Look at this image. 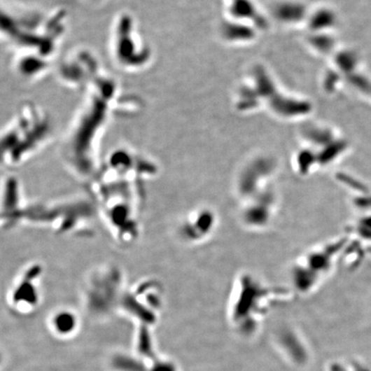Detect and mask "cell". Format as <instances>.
I'll use <instances>...</instances> for the list:
<instances>
[{"instance_id": "8fae6325", "label": "cell", "mask_w": 371, "mask_h": 371, "mask_svg": "<svg viewBox=\"0 0 371 371\" xmlns=\"http://www.w3.org/2000/svg\"><path fill=\"white\" fill-rule=\"evenodd\" d=\"M112 363L113 368L119 371H147L142 362L127 355H117Z\"/></svg>"}, {"instance_id": "277c9868", "label": "cell", "mask_w": 371, "mask_h": 371, "mask_svg": "<svg viewBox=\"0 0 371 371\" xmlns=\"http://www.w3.org/2000/svg\"><path fill=\"white\" fill-rule=\"evenodd\" d=\"M220 217L213 206L202 204L192 208L181 218L176 234L183 244L199 246L206 244L217 233Z\"/></svg>"}, {"instance_id": "5b68a950", "label": "cell", "mask_w": 371, "mask_h": 371, "mask_svg": "<svg viewBox=\"0 0 371 371\" xmlns=\"http://www.w3.org/2000/svg\"><path fill=\"white\" fill-rule=\"evenodd\" d=\"M111 49L116 63L124 68H139L149 59V51L139 43L135 36L134 22L125 16L115 22L113 30Z\"/></svg>"}, {"instance_id": "7c38bea8", "label": "cell", "mask_w": 371, "mask_h": 371, "mask_svg": "<svg viewBox=\"0 0 371 371\" xmlns=\"http://www.w3.org/2000/svg\"><path fill=\"white\" fill-rule=\"evenodd\" d=\"M55 329L59 335H70L74 331L77 326V320L73 314L63 312L59 313L55 317Z\"/></svg>"}, {"instance_id": "9a60e30c", "label": "cell", "mask_w": 371, "mask_h": 371, "mask_svg": "<svg viewBox=\"0 0 371 371\" xmlns=\"http://www.w3.org/2000/svg\"><path fill=\"white\" fill-rule=\"evenodd\" d=\"M340 79H342V77H340V75L338 73L336 74L334 73V71H330L325 79L326 89H327L329 92H331L332 90L335 89L336 86H338Z\"/></svg>"}, {"instance_id": "8992f818", "label": "cell", "mask_w": 371, "mask_h": 371, "mask_svg": "<svg viewBox=\"0 0 371 371\" xmlns=\"http://www.w3.org/2000/svg\"><path fill=\"white\" fill-rule=\"evenodd\" d=\"M228 11L234 21L246 22L259 29L267 28V22L253 0H228Z\"/></svg>"}, {"instance_id": "2e32d148", "label": "cell", "mask_w": 371, "mask_h": 371, "mask_svg": "<svg viewBox=\"0 0 371 371\" xmlns=\"http://www.w3.org/2000/svg\"><path fill=\"white\" fill-rule=\"evenodd\" d=\"M150 371H174L173 366L167 363H159Z\"/></svg>"}, {"instance_id": "4fadbf2b", "label": "cell", "mask_w": 371, "mask_h": 371, "mask_svg": "<svg viewBox=\"0 0 371 371\" xmlns=\"http://www.w3.org/2000/svg\"><path fill=\"white\" fill-rule=\"evenodd\" d=\"M309 43L318 52L327 54L335 48V40L326 33H314L310 37Z\"/></svg>"}, {"instance_id": "3957f363", "label": "cell", "mask_w": 371, "mask_h": 371, "mask_svg": "<svg viewBox=\"0 0 371 371\" xmlns=\"http://www.w3.org/2000/svg\"><path fill=\"white\" fill-rule=\"evenodd\" d=\"M238 220L242 228L261 232L274 225L277 218L280 196L277 188L238 202Z\"/></svg>"}, {"instance_id": "30bf717a", "label": "cell", "mask_w": 371, "mask_h": 371, "mask_svg": "<svg viewBox=\"0 0 371 371\" xmlns=\"http://www.w3.org/2000/svg\"><path fill=\"white\" fill-rule=\"evenodd\" d=\"M335 63L340 73L346 76L355 73L358 66V57L353 51L344 50L336 55Z\"/></svg>"}, {"instance_id": "ba28073f", "label": "cell", "mask_w": 371, "mask_h": 371, "mask_svg": "<svg viewBox=\"0 0 371 371\" xmlns=\"http://www.w3.org/2000/svg\"><path fill=\"white\" fill-rule=\"evenodd\" d=\"M309 29L313 33H327L336 27L338 17L334 10L324 7L317 10L309 18Z\"/></svg>"}, {"instance_id": "5bb4252c", "label": "cell", "mask_w": 371, "mask_h": 371, "mask_svg": "<svg viewBox=\"0 0 371 371\" xmlns=\"http://www.w3.org/2000/svg\"><path fill=\"white\" fill-rule=\"evenodd\" d=\"M150 339L146 329H143L139 335V351L145 355L150 354Z\"/></svg>"}, {"instance_id": "9c48e42d", "label": "cell", "mask_w": 371, "mask_h": 371, "mask_svg": "<svg viewBox=\"0 0 371 371\" xmlns=\"http://www.w3.org/2000/svg\"><path fill=\"white\" fill-rule=\"evenodd\" d=\"M274 13L279 20L286 24H297L306 17V8L298 2H285L276 7Z\"/></svg>"}, {"instance_id": "52a82bcc", "label": "cell", "mask_w": 371, "mask_h": 371, "mask_svg": "<svg viewBox=\"0 0 371 371\" xmlns=\"http://www.w3.org/2000/svg\"><path fill=\"white\" fill-rule=\"evenodd\" d=\"M253 26L238 21L226 22L222 26V35L229 41H248L255 36L256 28Z\"/></svg>"}, {"instance_id": "6da1fadb", "label": "cell", "mask_w": 371, "mask_h": 371, "mask_svg": "<svg viewBox=\"0 0 371 371\" xmlns=\"http://www.w3.org/2000/svg\"><path fill=\"white\" fill-rule=\"evenodd\" d=\"M290 294V290L267 281L255 272L241 271L234 278L230 288V320L240 328H255L272 307Z\"/></svg>"}, {"instance_id": "7a4b0ae2", "label": "cell", "mask_w": 371, "mask_h": 371, "mask_svg": "<svg viewBox=\"0 0 371 371\" xmlns=\"http://www.w3.org/2000/svg\"><path fill=\"white\" fill-rule=\"evenodd\" d=\"M279 169L278 161L266 154L255 155L242 162L234 178L237 202L276 188Z\"/></svg>"}]
</instances>
